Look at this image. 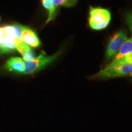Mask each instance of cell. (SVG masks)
<instances>
[{"instance_id":"obj_1","label":"cell","mask_w":132,"mask_h":132,"mask_svg":"<svg viewBox=\"0 0 132 132\" xmlns=\"http://www.w3.org/2000/svg\"><path fill=\"white\" fill-rule=\"evenodd\" d=\"M111 20V14L108 9L90 7L89 24L92 29L101 30L106 28Z\"/></svg>"},{"instance_id":"obj_2","label":"cell","mask_w":132,"mask_h":132,"mask_svg":"<svg viewBox=\"0 0 132 132\" xmlns=\"http://www.w3.org/2000/svg\"><path fill=\"white\" fill-rule=\"evenodd\" d=\"M132 76V65H109L92 77L94 79H107Z\"/></svg>"},{"instance_id":"obj_3","label":"cell","mask_w":132,"mask_h":132,"mask_svg":"<svg viewBox=\"0 0 132 132\" xmlns=\"http://www.w3.org/2000/svg\"><path fill=\"white\" fill-rule=\"evenodd\" d=\"M60 54L61 52H58L53 55L46 56L45 52H42L38 57H36L34 59L29 61L24 62L25 70L23 72V74L28 75L39 72L56 60Z\"/></svg>"},{"instance_id":"obj_4","label":"cell","mask_w":132,"mask_h":132,"mask_svg":"<svg viewBox=\"0 0 132 132\" xmlns=\"http://www.w3.org/2000/svg\"><path fill=\"white\" fill-rule=\"evenodd\" d=\"M127 40V36L124 31H120L115 34L109 42L105 53L107 61L115 57L123 44Z\"/></svg>"},{"instance_id":"obj_5","label":"cell","mask_w":132,"mask_h":132,"mask_svg":"<svg viewBox=\"0 0 132 132\" xmlns=\"http://www.w3.org/2000/svg\"><path fill=\"white\" fill-rule=\"evenodd\" d=\"M21 40L31 47L37 48L40 45V41L35 31L26 26L21 34Z\"/></svg>"},{"instance_id":"obj_6","label":"cell","mask_w":132,"mask_h":132,"mask_svg":"<svg viewBox=\"0 0 132 132\" xmlns=\"http://www.w3.org/2000/svg\"><path fill=\"white\" fill-rule=\"evenodd\" d=\"M5 67L8 70L16 73H23L25 70V64L20 57H11L6 62Z\"/></svg>"},{"instance_id":"obj_7","label":"cell","mask_w":132,"mask_h":132,"mask_svg":"<svg viewBox=\"0 0 132 132\" xmlns=\"http://www.w3.org/2000/svg\"><path fill=\"white\" fill-rule=\"evenodd\" d=\"M130 54H132V37L125 41L112 62L117 61Z\"/></svg>"},{"instance_id":"obj_8","label":"cell","mask_w":132,"mask_h":132,"mask_svg":"<svg viewBox=\"0 0 132 132\" xmlns=\"http://www.w3.org/2000/svg\"><path fill=\"white\" fill-rule=\"evenodd\" d=\"M42 4L44 7L48 11V17L46 21L47 24L55 18L56 7L53 4L52 0H42Z\"/></svg>"},{"instance_id":"obj_9","label":"cell","mask_w":132,"mask_h":132,"mask_svg":"<svg viewBox=\"0 0 132 132\" xmlns=\"http://www.w3.org/2000/svg\"><path fill=\"white\" fill-rule=\"evenodd\" d=\"M25 26L21 25L19 24H14L12 25L13 31H14V34L15 36L16 39L17 40H21V34H22L23 31L24 30Z\"/></svg>"},{"instance_id":"obj_10","label":"cell","mask_w":132,"mask_h":132,"mask_svg":"<svg viewBox=\"0 0 132 132\" xmlns=\"http://www.w3.org/2000/svg\"><path fill=\"white\" fill-rule=\"evenodd\" d=\"M16 50L19 52L21 54H22L24 53H25L28 51L31 50V48L29 46L26 45L25 43L22 42L21 40H20L16 43Z\"/></svg>"},{"instance_id":"obj_11","label":"cell","mask_w":132,"mask_h":132,"mask_svg":"<svg viewBox=\"0 0 132 132\" xmlns=\"http://www.w3.org/2000/svg\"><path fill=\"white\" fill-rule=\"evenodd\" d=\"M21 55L23 56V60L24 61V62L29 61L32 60V59H34L36 57L35 54L32 52V50L24 53Z\"/></svg>"},{"instance_id":"obj_12","label":"cell","mask_w":132,"mask_h":132,"mask_svg":"<svg viewBox=\"0 0 132 132\" xmlns=\"http://www.w3.org/2000/svg\"><path fill=\"white\" fill-rule=\"evenodd\" d=\"M126 21L129 27V28L132 33V12H128L126 15Z\"/></svg>"},{"instance_id":"obj_13","label":"cell","mask_w":132,"mask_h":132,"mask_svg":"<svg viewBox=\"0 0 132 132\" xmlns=\"http://www.w3.org/2000/svg\"><path fill=\"white\" fill-rule=\"evenodd\" d=\"M52 2L54 6L57 7L58 6H64V4L66 2V0H52Z\"/></svg>"},{"instance_id":"obj_14","label":"cell","mask_w":132,"mask_h":132,"mask_svg":"<svg viewBox=\"0 0 132 132\" xmlns=\"http://www.w3.org/2000/svg\"><path fill=\"white\" fill-rule=\"evenodd\" d=\"M77 0H66V2L64 4L65 7H72L76 4Z\"/></svg>"},{"instance_id":"obj_15","label":"cell","mask_w":132,"mask_h":132,"mask_svg":"<svg viewBox=\"0 0 132 132\" xmlns=\"http://www.w3.org/2000/svg\"><path fill=\"white\" fill-rule=\"evenodd\" d=\"M9 52H10L9 50L6 48L4 46L2 45L1 44H0V54L7 53H9Z\"/></svg>"},{"instance_id":"obj_16","label":"cell","mask_w":132,"mask_h":132,"mask_svg":"<svg viewBox=\"0 0 132 132\" xmlns=\"http://www.w3.org/2000/svg\"><path fill=\"white\" fill-rule=\"evenodd\" d=\"M6 35V31H5L4 26V27H0V37H4Z\"/></svg>"},{"instance_id":"obj_17","label":"cell","mask_w":132,"mask_h":132,"mask_svg":"<svg viewBox=\"0 0 132 132\" xmlns=\"http://www.w3.org/2000/svg\"><path fill=\"white\" fill-rule=\"evenodd\" d=\"M0 21H1V17H0Z\"/></svg>"}]
</instances>
